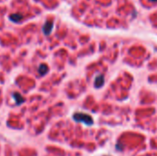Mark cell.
Here are the masks:
<instances>
[{"mask_svg": "<svg viewBox=\"0 0 157 156\" xmlns=\"http://www.w3.org/2000/svg\"><path fill=\"white\" fill-rule=\"evenodd\" d=\"M22 19H23V17H22L20 14H12L9 16V19L13 22H16V23L19 22Z\"/></svg>", "mask_w": 157, "mask_h": 156, "instance_id": "cell-4", "label": "cell"}, {"mask_svg": "<svg viewBox=\"0 0 157 156\" xmlns=\"http://www.w3.org/2000/svg\"><path fill=\"white\" fill-rule=\"evenodd\" d=\"M74 120L76 121H78V122H84L85 124L86 125H91L93 124V120L90 116H88L86 114H84V113H76L74 115Z\"/></svg>", "mask_w": 157, "mask_h": 156, "instance_id": "cell-1", "label": "cell"}, {"mask_svg": "<svg viewBox=\"0 0 157 156\" xmlns=\"http://www.w3.org/2000/svg\"><path fill=\"white\" fill-rule=\"evenodd\" d=\"M38 72H39V73H40L41 76L45 75V73L48 72V66L46 64H44V63L41 64L39 66V68H38Z\"/></svg>", "mask_w": 157, "mask_h": 156, "instance_id": "cell-5", "label": "cell"}, {"mask_svg": "<svg viewBox=\"0 0 157 156\" xmlns=\"http://www.w3.org/2000/svg\"><path fill=\"white\" fill-rule=\"evenodd\" d=\"M152 2H157V0H151Z\"/></svg>", "mask_w": 157, "mask_h": 156, "instance_id": "cell-7", "label": "cell"}, {"mask_svg": "<svg viewBox=\"0 0 157 156\" xmlns=\"http://www.w3.org/2000/svg\"><path fill=\"white\" fill-rule=\"evenodd\" d=\"M103 84H104V77L102 76H99L96 77V82H95V86L96 87H100V86L103 85Z\"/></svg>", "mask_w": 157, "mask_h": 156, "instance_id": "cell-6", "label": "cell"}, {"mask_svg": "<svg viewBox=\"0 0 157 156\" xmlns=\"http://www.w3.org/2000/svg\"><path fill=\"white\" fill-rule=\"evenodd\" d=\"M13 98H14L15 101H16V104H17L18 106L25 102V98H24L23 96H22L19 93H18V92H15V93L13 94Z\"/></svg>", "mask_w": 157, "mask_h": 156, "instance_id": "cell-3", "label": "cell"}, {"mask_svg": "<svg viewBox=\"0 0 157 156\" xmlns=\"http://www.w3.org/2000/svg\"><path fill=\"white\" fill-rule=\"evenodd\" d=\"M52 28H54V22H52V21H47L46 23L44 24L43 28H42V31H43L44 34L49 35L52 31Z\"/></svg>", "mask_w": 157, "mask_h": 156, "instance_id": "cell-2", "label": "cell"}]
</instances>
